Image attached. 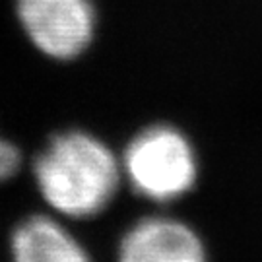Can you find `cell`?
Instances as JSON below:
<instances>
[{
    "instance_id": "cell-3",
    "label": "cell",
    "mask_w": 262,
    "mask_h": 262,
    "mask_svg": "<svg viewBox=\"0 0 262 262\" xmlns=\"http://www.w3.org/2000/svg\"><path fill=\"white\" fill-rule=\"evenodd\" d=\"M16 14L31 45L49 58H78L94 41L92 0H16Z\"/></svg>"
},
{
    "instance_id": "cell-1",
    "label": "cell",
    "mask_w": 262,
    "mask_h": 262,
    "mask_svg": "<svg viewBox=\"0 0 262 262\" xmlns=\"http://www.w3.org/2000/svg\"><path fill=\"white\" fill-rule=\"evenodd\" d=\"M31 175L41 200L72 222L103 214L122 183L121 159L111 146L80 128L53 134L35 154Z\"/></svg>"
},
{
    "instance_id": "cell-4",
    "label": "cell",
    "mask_w": 262,
    "mask_h": 262,
    "mask_svg": "<svg viewBox=\"0 0 262 262\" xmlns=\"http://www.w3.org/2000/svg\"><path fill=\"white\" fill-rule=\"evenodd\" d=\"M115 262H208V254L188 224L171 215H146L121 235Z\"/></svg>"
},
{
    "instance_id": "cell-2",
    "label": "cell",
    "mask_w": 262,
    "mask_h": 262,
    "mask_svg": "<svg viewBox=\"0 0 262 262\" xmlns=\"http://www.w3.org/2000/svg\"><path fill=\"white\" fill-rule=\"evenodd\" d=\"M121 167L132 192L156 204L183 198L198 179L192 144L169 124H154L132 136L122 150Z\"/></svg>"
},
{
    "instance_id": "cell-5",
    "label": "cell",
    "mask_w": 262,
    "mask_h": 262,
    "mask_svg": "<svg viewBox=\"0 0 262 262\" xmlns=\"http://www.w3.org/2000/svg\"><path fill=\"white\" fill-rule=\"evenodd\" d=\"M10 262H94L84 243L60 220L31 214L8 237Z\"/></svg>"
},
{
    "instance_id": "cell-6",
    "label": "cell",
    "mask_w": 262,
    "mask_h": 262,
    "mask_svg": "<svg viewBox=\"0 0 262 262\" xmlns=\"http://www.w3.org/2000/svg\"><path fill=\"white\" fill-rule=\"evenodd\" d=\"M24 163V154L12 140L0 136V183H8L16 177Z\"/></svg>"
}]
</instances>
